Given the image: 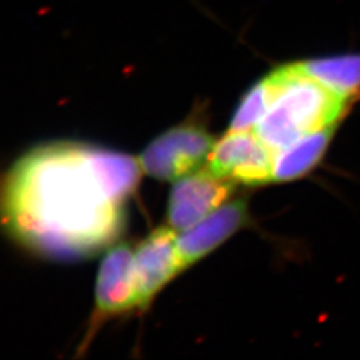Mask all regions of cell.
I'll return each mask as SVG.
<instances>
[{
  "label": "cell",
  "mask_w": 360,
  "mask_h": 360,
  "mask_svg": "<svg viewBox=\"0 0 360 360\" xmlns=\"http://www.w3.org/2000/svg\"><path fill=\"white\" fill-rule=\"evenodd\" d=\"M123 203L104 176L102 148L77 143L26 155L3 198L11 231L38 252L63 259L90 255L114 240Z\"/></svg>",
  "instance_id": "cell-1"
},
{
  "label": "cell",
  "mask_w": 360,
  "mask_h": 360,
  "mask_svg": "<svg viewBox=\"0 0 360 360\" xmlns=\"http://www.w3.org/2000/svg\"><path fill=\"white\" fill-rule=\"evenodd\" d=\"M271 103L255 134L278 153L299 138L335 127L345 115L348 98L330 90L300 65H284L267 75Z\"/></svg>",
  "instance_id": "cell-2"
},
{
  "label": "cell",
  "mask_w": 360,
  "mask_h": 360,
  "mask_svg": "<svg viewBox=\"0 0 360 360\" xmlns=\"http://www.w3.org/2000/svg\"><path fill=\"white\" fill-rule=\"evenodd\" d=\"M141 309L139 287L135 271V247L127 242L111 245L98 271L95 302L90 322L79 352L90 347L91 342L110 319Z\"/></svg>",
  "instance_id": "cell-3"
},
{
  "label": "cell",
  "mask_w": 360,
  "mask_h": 360,
  "mask_svg": "<svg viewBox=\"0 0 360 360\" xmlns=\"http://www.w3.org/2000/svg\"><path fill=\"white\" fill-rule=\"evenodd\" d=\"M214 146L215 139L206 126L186 120L155 138L139 156V163L144 175L176 181L200 169Z\"/></svg>",
  "instance_id": "cell-4"
},
{
  "label": "cell",
  "mask_w": 360,
  "mask_h": 360,
  "mask_svg": "<svg viewBox=\"0 0 360 360\" xmlns=\"http://www.w3.org/2000/svg\"><path fill=\"white\" fill-rule=\"evenodd\" d=\"M274 151L262 142L255 131H229L208 156L207 168L223 179L247 186L272 180Z\"/></svg>",
  "instance_id": "cell-5"
},
{
  "label": "cell",
  "mask_w": 360,
  "mask_h": 360,
  "mask_svg": "<svg viewBox=\"0 0 360 360\" xmlns=\"http://www.w3.org/2000/svg\"><path fill=\"white\" fill-rule=\"evenodd\" d=\"M232 193V181L220 178L208 168L180 178L174 181L168 196V226L179 233L191 229L226 203Z\"/></svg>",
  "instance_id": "cell-6"
},
{
  "label": "cell",
  "mask_w": 360,
  "mask_h": 360,
  "mask_svg": "<svg viewBox=\"0 0 360 360\" xmlns=\"http://www.w3.org/2000/svg\"><path fill=\"white\" fill-rule=\"evenodd\" d=\"M178 236L179 232L165 224L155 229L135 245V271L141 299L139 312L148 309L156 295L184 271Z\"/></svg>",
  "instance_id": "cell-7"
},
{
  "label": "cell",
  "mask_w": 360,
  "mask_h": 360,
  "mask_svg": "<svg viewBox=\"0 0 360 360\" xmlns=\"http://www.w3.org/2000/svg\"><path fill=\"white\" fill-rule=\"evenodd\" d=\"M248 220L245 200L226 202L191 229L180 232L178 248L183 269L193 266L243 229Z\"/></svg>",
  "instance_id": "cell-8"
},
{
  "label": "cell",
  "mask_w": 360,
  "mask_h": 360,
  "mask_svg": "<svg viewBox=\"0 0 360 360\" xmlns=\"http://www.w3.org/2000/svg\"><path fill=\"white\" fill-rule=\"evenodd\" d=\"M335 127L311 132L275 153L272 180L290 181L307 175L327 151Z\"/></svg>",
  "instance_id": "cell-9"
},
{
  "label": "cell",
  "mask_w": 360,
  "mask_h": 360,
  "mask_svg": "<svg viewBox=\"0 0 360 360\" xmlns=\"http://www.w3.org/2000/svg\"><path fill=\"white\" fill-rule=\"evenodd\" d=\"M300 67L330 90L349 98L360 90V53H345L299 62Z\"/></svg>",
  "instance_id": "cell-10"
},
{
  "label": "cell",
  "mask_w": 360,
  "mask_h": 360,
  "mask_svg": "<svg viewBox=\"0 0 360 360\" xmlns=\"http://www.w3.org/2000/svg\"><path fill=\"white\" fill-rule=\"evenodd\" d=\"M271 103V86L267 77L259 80L243 96L232 117L231 131H254Z\"/></svg>",
  "instance_id": "cell-11"
}]
</instances>
